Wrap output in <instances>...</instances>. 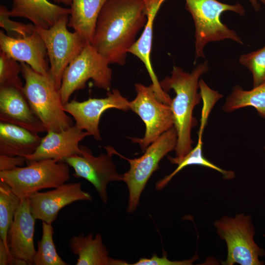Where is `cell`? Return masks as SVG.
Instances as JSON below:
<instances>
[{
  "label": "cell",
  "mask_w": 265,
  "mask_h": 265,
  "mask_svg": "<svg viewBox=\"0 0 265 265\" xmlns=\"http://www.w3.org/2000/svg\"><path fill=\"white\" fill-rule=\"evenodd\" d=\"M147 20L143 0H107L98 16L91 44L109 64L124 66Z\"/></svg>",
  "instance_id": "6da1fadb"
},
{
  "label": "cell",
  "mask_w": 265,
  "mask_h": 265,
  "mask_svg": "<svg viewBox=\"0 0 265 265\" xmlns=\"http://www.w3.org/2000/svg\"><path fill=\"white\" fill-rule=\"evenodd\" d=\"M209 68L207 60L197 65L190 73L185 72L180 67L174 66L171 76L159 81L163 90L168 93L173 89L176 94L170 104L174 127L178 135L174 150L176 156L168 157L172 164H176L193 149L191 132L197 124L193 112L202 100L201 95L198 91L200 78L208 72Z\"/></svg>",
  "instance_id": "7a4b0ae2"
},
{
  "label": "cell",
  "mask_w": 265,
  "mask_h": 265,
  "mask_svg": "<svg viewBox=\"0 0 265 265\" xmlns=\"http://www.w3.org/2000/svg\"><path fill=\"white\" fill-rule=\"evenodd\" d=\"M20 66L25 81L24 94L47 132L61 131L74 125L64 110L59 88L49 73H38L25 63H21Z\"/></svg>",
  "instance_id": "3957f363"
},
{
  "label": "cell",
  "mask_w": 265,
  "mask_h": 265,
  "mask_svg": "<svg viewBox=\"0 0 265 265\" xmlns=\"http://www.w3.org/2000/svg\"><path fill=\"white\" fill-rule=\"evenodd\" d=\"M186 9L190 14L195 26V61L205 58L204 50L211 42L232 40L240 44L243 42L237 33L220 20L225 11H232L241 16L245 14L242 4H229L217 0H185Z\"/></svg>",
  "instance_id": "277c9868"
},
{
  "label": "cell",
  "mask_w": 265,
  "mask_h": 265,
  "mask_svg": "<svg viewBox=\"0 0 265 265\" xmlns=\"http://www.w3.org/2000/svg\"><path fill=\"white\" fill-rule=\"evenodd\" d=\"M69 165L63 161L46 159L34 161L26 167L0 171V181L7 184L20 199L44 188H54L70 178Z\"/></svg>",
  "instance_id": "5b68a950"
},
{
  "label": "cell",
  "mask_w": 265,
  "mask_h": 265,
  "mask_svg": "<svg viewBox=\"0 0 265 265\" xmlns=\"http://www.w3.org/2000/svg\"><path fill=\"white\" fill-rule=\"evenodd\" d=\"M214 225L227 246V258L221 262L222 265H264L260 258L265 255V251L255 242V230L250 215H224L215 220Z\"/></svg>",
  "instance_id": "8992f818"
},
{
  "label": "cell",
  "mask_w": 265,
  "mask_h": 265,
  "mask_svg": "<svg viewBox=\"0 0 265 265\" xmlns=\"http://www.w3.org/2000/svg\"><path fill=\"white\" fill-rule=\"evenodd\" d=\"M178 135L172 127L152 142L141 157L130 159L115 150L114 155L127 160L130 163L129 170L122 175L123 181L129 190L127 212H133L139 202L141 194L153 173L159 169V163L168 153L174 150L177 143Z\"/></svg>",
  "instance_id": "52a82bcc"
},
{
  "label": "cell",
  "mask_w": 265,
  "mask_h": 265,
  "mask_svg": "<svg viewBox=\"0 0 265 265\" xmlns=\"http://www.w3.org/2000/svg\"><path fill=\"white\" fill-rule=\"evenodd\" d=\"M109 64L91 43L86 42L63 73L59 89L63 105L69 102L74 92L83 89L89 79L96 87L109 91L112 72Z\"/></svg>",
  "instance_id": "ba28073f"
},
{
  "label": "cell",
  "mask_w": 265,
  "mask_h": 265,
  "mask_svg": "<svg viewBox=\"0 0 265 265\" xmlns=\"http://www.w3.org/2000/svg\"><path fill=\"white\" fill-rule=\"evenodd\" d=\"M69 17L62 16L49 28L35 27L46 47L50 64L49 75L59 89L66 68L86 42L78 33L68 30Z\"/></svg>",
  "instance_id": "9c48e42d"
},
{
  "label": "cell",
  "mask_w": 265,
  "mask_h": 265,
  "mask_svg": "<svg viewBox=\"0 0 265 265\" xmlns=\"http://www.w3.org/2000/svg\"><path fill=\"white\" fill-rule=\"evenodd\" d=\"M135 98L130 101V109L136 113L145 125L143 137H129L138 143L144 152L162 134L174 127L173 113L170 105L159 100L152 84L146 86L134 84Z\"/></svg>",
  "instance_id": "30bf717a"
},
{
  "label": "cell",
  "mask_w": 265,
  "mask_h": 265,
  "mask_svg": "<svg viewBox=\"0 0 265 265\" xmlns=\"http://www.w3.org/2000/svg\"><path fill=\"white\" fill-rule=\"evenodd\" d=\"M81 155L65 158L63 161L72 167L73 175L82 178L91 183L97 191L102 201L106 203L108 200L107 186L112 182L123 181V176L117 170L112 160L114 148L111 146L105 147L106 153H101L95 157L85 146L80 145Z\"/></svg>",
  "instance_id": "8fae6325"
},
{
  "label": "cell",
  "mask_w": 265,
  "mask_h": 265,
  "mask_svg": "<svg viewBox=\"0 0 265 265\" xmlns=\"http://www.w3.org/2000/svg\"><path fill=\"white\" fill-rule=\"evenodd\" d=\"M63 106L65 111L74 118L77 128L88 132L97 141H101L102 139L99 125L103 113L110 108L129 110L130 101L118 89H113L108 91L105 98H89L82 102L73 100Z\"/></svg>",
  "instance_id": "7c38bea8"
},
{
  "label": "cell",
  "mask_w": 265,
  "mask_h": 265,
  "mask_svg": "<svg viewBox=\"0 0 265 265\" xmlns=\"http://www.w3.org/2000/svg\"><path fill=\"white\" fill-rule=\"evenodd\" d=\"M31 213L36 219L52 224L59 211L78 201H91L89 192L83 191L80 183L63 184L53 190L34 192L28 197Z\"/></svg>",
  "instance_id": "4fadbf2b"
},
{
  "label": "cell",
  "mask_w": 265,
  "mask_h": 265,
  "mask_svg": "<svg viewBox=\"0 0 265 265\" xmlns=\"http://www.w3.org/2000/svg\"><path fill=\"white\" fill-rule=\"evenodd\" d=\"M47 132L42 137L35 151L24 157L27 163L46 159L63 161L66 158L81 155L82 151L80 142L86 136L91 135L75 125L61 131Z\"/></svg>",
  "instance_id": "5bb4252c"
},
{
  "label": "cell",
  "mask_w": 265,
  "mask_h": 265,
  "mask_svg": "<svg viewBox=\"0 0 265 265\" xmlns=\"http://www.w3.org/2000/svg\"><path fill=\"white\" fill-rule=\"evenodd\" d=\"M0 49L16 61L28 65L36 72L49 74L46 47L35 29L31 34L19 38L8 36L0 30Z\"/></svg>",
  "instance_id": "9a60e30c"
},
{
  "label": "cell",
  "mask_w": 265,
  "mask_h": 265,
  "mask_svg": "<svg viewBox=\"0 0 265 265\" xmlns=\"http://www.w3.org/2000/svg\"><path fill=\"white\" fill-rule=\"evenodd\" d=\"M35 220L31 212L28 197L22 198L7 234L11 254L30 265H33L36 251L34 245Z\"/></svg>",
  "instance_id": "2e32d148"
},
{
  "label": "cell",
  "mask_w": 265,
  "mask_h": 265,
  "mask_svg": "<svg viewBox=\"0 0 265 265\" xmlns=\"http://www.w3.org/2000/svg\"><path fill=\"white\" fill-rule=\"evenodd\" d=\"M0 121L36 133L47 132L31 109L23 92L12 87H0Z\"/></svg>",
  "instance_id": "e0dca14e"
},
{
  "label": "cell",
  "mask_w": 265,
  "mask_h": 265,
  "mask_svg": "<svg viewBox=\"0 0 265 265\" xmlns=\"http://www.w3.org/2000/svg\"><path fill=\"white\" fill-rule=\"evenodd\" d=\"M166 0H143L147 20L140 37L129 51L140 59L145 65L152 81L156 95L160 101L170 105L172 99L160 86L151 60L153 34V24L161 5Z\"/></svg>",
  "instance_id": "ac0fdd59"
},
{
  "label": "cell",
  "mask_w": 265,
  "mask_h": 265,
  "mask_svg": "<svg viewBox=\"0 0 265 265\" xmlns=\"http://www.w3.org/2000/svg\"><path fill=\"white\" fill-rule=\"evenodd\" d=\"M70 13V8L60 6L48 0H12L11 9L9 10L10 17L26 19L35 26L46 29Z\"/></svg>",
  "instance_id": "d6986e66"
},
{
  "label": "cell",
  "mask_w": 265,
  "mask_h": 265,
  "mask_svg": "<svg viewBox=\"0 0 265 265\" xmlns=\"http://www.w3.org/2000/svg\"><path fill=\"white\" fill-rule=\"evenodd\" d=\"M69 244L72 253L78 256L77 265H128L127 262L113 259L104 245L102 236L93 234L86 236L80 234L69 239Z\"/></svg>",
  "instance_id": "ffe728a7"
},
{
  "label": "cell",
  "mask_w": 265,
  "mask_h": 265,
  "mask_svg": "<svg viewBox=\"0 0 265 265\" xmlns=\"http://www.w3.org/2000/svg\"><path fill=\"white\" fill-rule=\"evenodd\" d=\"M41 139L38 133L0 122V155L24 157L35 151Z\"/></svg>",
  "instance_id": "44dd1931"
},
{
  "label": "cell",
  "mask_w": 265,
  "mask_h": 265,
  "mask_svg": "<svg viewBox=\"0 0 265 265\" xmlns=\"http://www.w3.org/2000/svg\"><path fill=\"white\" fill-rule=\"evenodd\" d=\"M107 0H72L68 26L91 43L96 22Z\"/></svg>",
  "instance_id": "7402d4cb"
},
{
  "label": "cell",
  "mask_w": 265,
  "mask_h": 265,
  "mask_svg": "<svg viewBox=\"0 0 265 265\" xmlns=\"http://www.w3.org/2000/svg\"><path fill=\"white\" fill-rule=\"evenodd\" d=\"M246 106L254 107L259 114L265 119V83L250 90H244L237 85L232 89L222 106V110L230 113Z\"/></svg>",
  "instance_id": "603a6c76"
},
{
  "label": "cell",
  "mask_w": 265,
  "mask_h": 265,
  "mask_svg": "<svg viewBox=\"0 0 265 265\" xmlns=\"http://www.w3.org/2000/svg\"><path fill=\"white\" fill-rule=\"evenodd\" d=\"M197 145L183 159L178 161L177 168L169 175L159 180L156 184V188L161 190L169 183L172 178L180 171L186 166L192 165H201L210 168L221 173L225 179L230 180L235 177V173L232 171L223 169L206 159L202 154L203 132L199 131Z\"/></svg>",
  "instance_id": "cb8c5ba5"
},
{
  "label": "cell",
  "mask_w": 265,
  "mask_h": 265,
  "mask_svg": "<svg viewBox=\"0 0 265 265\" xmlns=\"http://www.w3.org/2000/svg\"><path fill=\"white\" fill-rule=\"evenodd\" d=\"M20 201L21 199L12 191L7 184L0 181V238L9 250L8 231Z\"/></svg>",
  "instance_id": "d4e9b609"
},
{
  "label": "cell",
  "mask_w": 265,
  "mask_h": 265,
  "mask_svg": "<svg viewBox=\"0 0 265 265\" xmlns=\"http://www.w3.org/2000/svg\"><path fill=\"white\" fill-rule=\"evenodd\" d=\"M42 235L33 259L34 265H68L58 254L53 240L51 224L42 221Z\"/></svg>",
  "instance_id": "484cf974"
},
{
  "label": "cell",
  "mask_w": 265,
  "mask_h": 265,
  "mask_svg": "<svg viewBox=\"0 0 265 265\" xmlns=\"http://www.w3.org/2000/svg\"><path fill=\"white\" fill-rule=\"evenodd\" d=\"M20 73V64H18L17 61L0 51V87H12L23 92L24 86L19 76Z\"/></svg>",
  "instance_id": "4316f807"
},
{
  "label": "cell",
  "mask_w": 265,
  "mask_h": 265,
  "mask_svg": "<svg viewBox=\"0 0 265 265\" xmlns=\"http://www.w3.org/2000/svg\"><path fill=\"white\" fill-rule=\"evenodd\" d=\"M239 62L252 73L253 87L265 83V46L241 55Z\"/></svg>",
  "instance_id": "83f0119b"
},
{
  "label": "cell",
  "mask_w": 265,
  "mask_h": 265,
  "mask_svg": "<svg viewBox=\"0 0 265 265\" xmlns=\"http://www.w3.org/2000/svg\"><path fill=\"white\" fill-rule=\"evenodd\" d=\"M9 10L3 5L0 6V26L6 32L8 36L19 38L32 33L36 26L32 24H25L10 19Z\"/></svg>",
  "instance_id": "f1b7e54d"
},
{
  "label": "cell",
  "mask_w": 265,
  "mask_h": 265,
  "mask_svg": "<svg viewBox=\"0 0 265 265\" xmlns=\"http://www.w3.org/2000/svg\"><path fill=\"white\" fill-rule=\"evenodd\" d=\"M198 259L197 255L192 258L182 261H170L167 258V254L164 252L162 257L153 255L151 258H140L132 265H190Z\"/></svg>",
  "instance_id": "f546056e"
},
{
  "label": "cell",
  "mask_w": 265,
  "mask_h": 265,
  "mask_svg": "<svg viewBox=\"0 0 265 265\" xmlns=\"http://www.w3.org/2000/svg\"><path fill=\"white\" fill-rule=\"evenodd\" d=\"M26 162L25 157L0 155V171L12 170L22 166Z\"/></svg>",
  "instance_id": "4dcf8cb0"
},
{
  "label": "cell",
  "mask_w": 265,
  "mask_h": 265,
  "mask_svg": "<svg viewBox=\"0 0 265 265\" xmlns=\"http://www.w3.org/2000/svg\"><path fill=\"white\" fill-rule=\"evenodd\" d=\"M252 6L256 11H258L260 9V2L265 5V0H249Z\"/></svg>",
  "instance_id": "1f68e13d"
},
{
  "label": "cell",
  "mask_w": 265,
  "mask_h": 265,
  "mask_svg": "<svg viewBox=\"0 0 265 265\" xmlns=\"http://www.w3.org/2000/svg\"><path fill=\"white\" fill-rule=\"evenodd\" d=\"M55 2L66 5H71L72 0H53Z\"/></svg>",
  "instance_id": "d6a6232c"
},
{
  "label": "cell",
  "mask_w": 265,
  "mask_h": 265,
  "mask_svg": "<svg viewBox=\"0 0 265 265\" xmlns=\"http://www.w3.org/2000/svg\"><path fill=\"white\" fill-rule=\"evenodd\" d=\"M264 150H265V147H264Z\"/></svg>",
  "instance_id": "836d02e7"
}]
</instances>
